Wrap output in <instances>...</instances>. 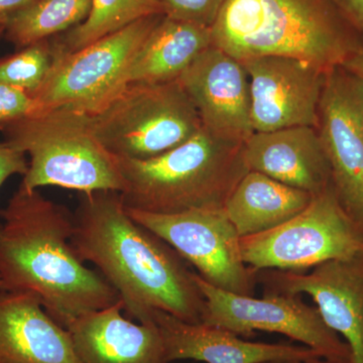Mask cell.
Segmentation results:
<instances>
[{"label":"cell","instance_id":"ba28073f","mask_svg":"<svg viewBox=\"0 0 363 363\" xmlns=\"http://www.w3.org/2000/svg\"><path fill=\"white\" fill-rule=\"evenodd\" d=\"M240 248L255 272H304L329 260L362 255L363 229L346 213L331 185L281 225L241 238Z\"/></svg>","mask_w":363,"mask_h":363},{"label":"cell","instance_id":"2e32d148","mask_svg":"<svg viewBox=\"0 0 363 363\" xmlns=\"http://www.w3.org/2000/svg\"><path fill=\"white\" fill-rule=\"evenodd\" d=\"M250 171L318 195L331 187L328 160L316 128L293 126L253 133L243 143Z\"/></svg>","mask_w":363,"mask_h":363},{"label":"cell","instance_id":"8992f818","mask_svg":"<svg viewBox=\"0 0 363 363\" xmlns=\"http://www.w3.org/2000/svg\"><path fill=\"white\" fill-rule=\"evenodd\" d=\"M105 149L121 160H149L178 147L202 128L179 81L133 83L97 113L88 116Z\"/></svg>","mask_w":363,"mask_h":363},{"label":"cell","instance_id":"6da1fadb","mask_svg":"<svg viewBox=\"0 0 363 363\" xmlns=\"http://www.w3.org/2000/svg\"><path fill=\"white\" fill-rule=\"evenodd\" d=\"M71 243L118 295L123 311L152 323L156 311L201 323L205 301L189 264L166 241L133 220L121 193H81Z\"/></svg>","mask_w":363,"mask_h":363},{"label":"cell","instance_id":"4dcf8cb0","mask_svg":"<svg viewBox=\"0 0 363 363\" xmlns=\"http://www.w3.org/2000/svg\"><path fill=\"white\" fill-rule=\"evenodd\" d=\"M4 30H6V28H4V26H0V37H1L2 35H4Z\"/></svg>","mask_w":363,"mask_h":363},{"label":"cell","instance_id":"7402d4cb","mask_svg":"<svg viewBox=\"0 0 363 363\" xmlns=\"http://www.w3.org/2000/svg\"><path fill=\"white\" fill-rule=\"evenodd\" d=\"M91 0H37L6 26V39L23 49L83 23L89 16Z\"/></svg>","mask_w":363,"mask_h":363},{"label":"cell","instance_id":"484cf974","mask_svg":"<svg viewBox=\"0 0 363 363\" xmlns=\"http://www.w3.org/2000/svg\"><path fill=\"white\" fill-rule=\"evenodd\" d=\"M28 168L26 155L6 142L0 143V188L13 175L25 176Z\"/></svg>","mask_w":363,"mask_h":363},{"label":"cell","instance_id":"9a60e30c","mask_svg":"<svg viewBox=\"0 0 363 363\" xmlns=\"http://www.w3.org/2000/svg\"><path fill=\"white\" fill-rule=\"evenodd\" d=\"M152 321L161 333L169 363L183 359L206 363H267L322 357L307 346L252 342L220 327L188 323L166 312H155Z\"/></svg>","mask_w":363,"mask_h":363},{"label":"cell","instance_id":"9c48e42d","mask_svg":"<svg viewBox=\"0 0 363 363\" xmlns=\"http://www.w3.org/2000/svg\"><path fill=\"white\" fill-rule=\"evenodd\" d=\"M205 301L201 323L220 327L238 336L255 331L283 334L329 359L351 360L350 346L325 323L316 307L302 295L264 293L262 298L225 292L194 272Z\"/></svg>","mask_w":363,"mask_h":363},{"label":"cell","instance_id":"83f0119b","mask_svg":"<svg viewBox=\"0 0 363 363\" xmlns=\"http://www.w3.org/2000/svg\"><path fill=\"white\" fill-rule=\"evenodd\" d=\"M340 67L357 81L363 92V43L359 40Z\"/></svg>","mask_w":363,"mask_h":363},{"label":"cell","instance_id":"d6986e66","mask_svg":"<svg viewBox=\"0 0 363 363\" xmlns=\"http://www.w3.org/2000/svg\"><path fill=\"white\" fill-rule=\"evenodd\" d=\"M211 45V28L164 16L133 57L128 85L177 81Z\"/></svg>","mask_w":363,"mask_h":363},{"label":"cell","instance_id":"3957f363","mask_svg":"<svg viewBox=\"0 0 363 363\" xmlns=\"http://www.w3.org/2000/svg\"><path fill=\"white\" fill-rule=\"evenodd\" d=\"M357 32L331 0H226L212 45L238 61L291 57L329 71L357 47Z\"/></svg>","mask_w":363,"mask_h":363},{"label":"cell","instance_id":"1f68e13d","mask_svg":"<svg viewBox=\"0 0 363 363\" xmlns=\"http://www.w3.org/2000/svg\"><path fill=\"white\" fill-rule=\"evenodd\" d=\"M0 289H1V284H0Z\"/></svg>","mask_w":363,"mask_h":363},{"label":"cell","instance_id":"ac0fdd59","mask_svg":"<svg viewBox=\"0 0 363 363\" xmlns=\"http://www.w3.org/2000/svg\"><path fill=\"white\" fill-rule=\"evenodd\" d=\"M121 302L89 313L69 325L82 363H169L157 325L135 323Z\"/></svg>","mask_w":363,"mask_h":363},{"label":"cell","instance_id":"277c9868","mask_svg":"<svg viewBox=\"0 0 363 363\" xmlns=\"http://www.w3.org/2000/svg\"><path fill=\"white\" fill-rule=\"evenodd\" d=\"M243 143L203 128L178 147L149 160L117 159L124 206L157 214L222 209L250 172Z\"/></svg>","mask_w":363,"mask_h":363},{"label":"cell","instance_id":"52a82bcc","mask_svg":"<svg viewBox=\"0 0 363 363\" xmlns=\"http://www.w3.org/2000/svg\"><path fill=\"white\" fill-rule=\"evenodd\" d=\"M162 16L142 18L78 51L56 49L49 75L33 95L38 111L65 108L92 116L105 108L128 87L133 57Z\"/></svg>","mask_w":363,"mask_h":363},{"label":"cell","instance_id":"e0dca14e","mask_svg":"<svg viewBox=\"0 0 363 363\" xmlns=\"http://www.w3.org/2000/svg\"><path fill=\"white\" fill-rule=\"evenodd\" d=\"M0 363H82L69 331L33 293L0 290Z\"/></svg>","mask_w":363,"mask_h":363},{"label":"cell","instance_id":"4fadbf2b","mask_svg":"<svg viewBox=\"0 0 363 363\" xmlns=\"http://www.w3.org/2000/svg\"><path fill=\"white\" fill-rule=\"evenodd\" d=\"M264 293L310 296L329 328L345 338L352 363H363V255L333 259L304 272L264 269Z\"/></svg>","mask_w":363,"mask_h":363},{"label":"cell","instance_id":"44dd1931","mask_svg":"<svg viewBox=\"0 0 363 363\" xmlns=\"http://www.w3.org/2000/svg\"><path fill=\"white\" fill-rule=\"evenodd\" d=\"M157 14H164L160 0H91L88 18L52 40L57 51L67 54Z\"/></svg>","mask_w":363,"mask_h":363},{"label":"cell","instance_id":"5bb4252c","mask_svg":"<svg viewBox=\"0 0 363 363\" xmlns=\"http://www.w3.org/2000/svg\"><path fill=\"white\" fill-rule=\"evenodd\" d=\"M178 81L194 104L203 128L238 143L255 133L250 78L233 56L211 45Z\"/></svg>","mask_w":363,"mask_h":363},{"label":"cell","instance_id":"4316f807","mask_svg":"<svg viewBox=\"0 0 363 363\" xmlns=\"http://www.w3.org/2000/svg\"><path fill=\"white\" fill-rule=\"evenodd\" d=\"M350 25L363 33V0H331Z\"/></svg>","mask_w":363,"mask_h":363},{"label":"cell","instance_id":"cb8c5ba5","mask_svg":"<svg viewBox=\"0 0 363 363\" xmlns=\"http://www.w3.org/2000/svg\"><path fill=\"white\" fill-rule=\"evenodd\" d=\"M226 0H160L167 18L211 28Z\"/></svg>","mask_w":363,"mask_h":363},{"label":"cell","instance_id":"7c38bea8","mask_svg":"<svg viewBox=\"0 0 363 363\" xmlns=\"http://www.w3.org/2000/svg\"><path fill=\"white\" fill-rule=\"evenodd\" d=\"M250 78L255 133L319 124V105L328 71L291 57L240 62Z\"/></svg>","mask_w":363,"mask_h":363},{"label":"cell","instance_id":"d4e9b609","mask_svg":"<svg viewBox=\"0 0 363 363\" xmlns=\"http://www.w3.org/2000/svg\"><path fill=\"white\" fill-rule=\"evenodd\" d=\"M35 111L38 105L32 95L18 88L0 84V126Z\"/></svg>","mask_w":363,"mask_h":363},{"label":"cell","instance_id":"f1b7e54d","mask_svg":"<svg viewBox=\"0 0 363 363\" xmlns=\"http://www.w3.org/2000/svg\"><path fill=\"white\" fill-rule=\"evenodd\" d=\"M37 0H0V26L6 28L14 16L32 6Z\"/></svg>","mask_w":363,"mask_h":363},{"label":"cell","instance_id":"30bf717a","mask_svg":"<svg viewBox=\"0 0 363 363\" xmlns=\"http://www.w3.org/2000/svg\"><path fill=\"white\" fill-rule=\"evenodd\" d=\"M126 211L133 220L171 245L210 285L238 295L255 294L257 272L243 260L241 238L223 208L176 214L128 208Z\"/></svg>","mask_w":363,"mask_h":363},{"label":"cell","instance_id":"7a4b0ae2","mask_svg":"<svg viewBox=\"0 0 363 363\" xmlns=\"http://www.w3.org/2000/svg\"><path fill=\"white\" fill-rule=\"evenodd\" d=\"M0 216V290L35 294L66 329L78 318L121 302L74 250L73 214L67 208L21 184Z\"/></svg>","mask_w":363,"mask_h":363},{"label":"cell","instance_id":"5b68a950","mask_svg":"<svg viewBox=\"0 0 363 363\" xmlns=\"http://www.w3.org/2000/svg\"><path fill=\"white\" fill-rule=\"evenodd\" d=\"M4 142L30 156L21 185L60 187L79 193L123 192L118 162L98 140L87 114L39 109L0 126Z\"/></svg>","mask_w":363,"mask_h":363},{"label":"cell","instance_id":"603a6c76","mask_svg":"<svg viewBox=\"0 0 363 363\" xmlns=\"http://www.w3.org/2000/svg\"><path fill=\"white\" fill-rule=\"evenodd\" d=\"M56 59L54 40H40L0 59V84L33 95L44 84Z\"/></svg>","mask_w":363,"mask_h":363},{"label":"cell","instance_id":"f546056e","mask_svg":"<svg viewBox=\"0 0 363 363\" xmlns=\"http://www.w3.org/2000/svg\"><path fill=\"white\" fill-rule=\"evenodd\" d=\"M267 363H352L351 360L329 359L325 357H315L307 360H292V362H277Z\"/></svg>","mask_w":363,"mask_h":363},{"label":"cell","instance_id":"ffe728a7","mask_svg":"<svg viewBox=\"0 0 363 363\" xmlns=\"http://www.w3.org/2000/svg\"><path fill=\"white\" fill-rule=\"evenodd\" d=\"M313 197L311 193L250 171L227 198L223 209L240 238H245L290 220L310 204Z\"/></svg>","mask_w":363,"mask_h":363},{"label":"cell","instance_id":"8fae6325","mask_svg":"<svg viewBox=\"0 0 363 363\" xmlns=\"http://www.w3.org/2000/svg\"><path fill=\"white\" fill-rule=\"evenodd\" d=\"M317 130L336 197L363 229V92L340 66L327 73Z\"/></svg>","mask_w":363,"mask_h":363}]
</instances>
